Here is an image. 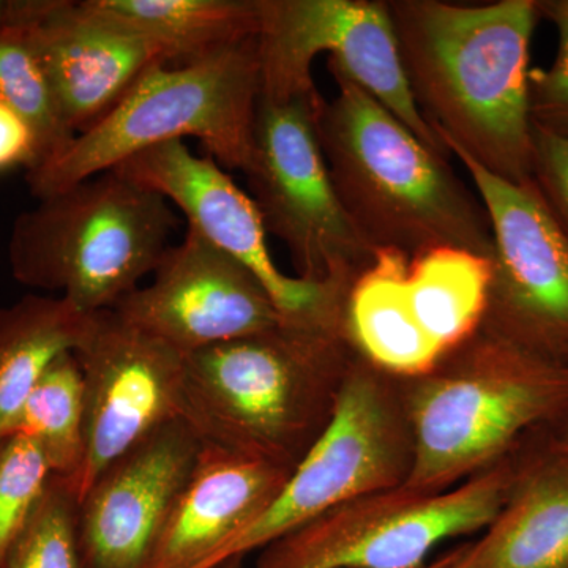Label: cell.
<instances>
[{
    "instance_id": "cell-1",
    "label": "cell",
    "mask_w": 568,
    "mask_h": 568,
    "mask_svg": "<svg viewBox=\"0 0 568 568\" xmlns=\"http://www.w3.org/2000/svg\"><path fill=\"white\" fill-rule=\"evenodd\" d=\"M387 7L414 102L448 152L469 156L504 181H530L536 0H392Z\"/></svg>"
},
{
    "instance_id": "cell-2",
    "label": "cell",
    "mask_w": 568,
    "mask_h": 568,
    "mask_svg": "<svg viewBox=\"0 0 568 568\" xmlns=\"http://www.w3.org/2000/svg\"><path fill=\"white\" fill-rule=\"evenodd\" d=\"M327 67L338 92L321 103L317 140L339 203L366 244L410 261L437 248L491 260V223L476 190L336 63Z\"/></svg>"
},
{
    "instance_id": "cell-3",
    "label": "cell",
    "mask_w": 568,
    "mask_h": 568,
    "mask_svg": "<svg viewBox=\"0 0 568 568\" xmlns=\"http://www.w3.org/2000/svg\"><path fill=\"white\" fill-rule=\"evenodd\" d=\"M358 351L346 325L283 321L185 357L181 417L207 446L295 469L331 424Z\"/></svg>"
},
{
    "instance_id": "cell-4",
    "label": "cell",
    "mask_w": 568,
    "mask_h": 568,
    "mask_svg": "<svg viewBox=\"0 0 568 568\" xmlns=\"http://www.w3.org/2000/svg\"><path fill=\"white\" fill-rule=\"evenodd\" d=\"M402 386L414 446L403 487L422 495L457 487L568 414V365L481 328Z\"/></svg>"
},
{
    "instance_id": "cell-5",
    "label": "cell",
    "mask_w": 568,
    "mask_h": 568,
    "mask_svg": "<svg viewBox=\"0 0 568 568\" xmlns=\"http://www.w3.org/2000/svg\"><path fill=\"white\" fill-rule=\"evenodd\" d=\"M261 102L257 36L197 61L160 62L88 132L59 155L26 171L37 201L166 142L196 138L224 170L245 173Z\"/></svg>"
},
{
    "instance_id": "cell-6",
    "label": "cell",
    "mask_w": 568,
    "mask_h": 568,
    "mask_svg": "<svg viewBox=\"0 0 568 568\" xmlns=\"http://www.w3.org/2000/svg\"><path fill=\"white\" fill-rule=\"evenodd\" d=\"M179 226L162 194L108 170L40 200L14 220L11 275L85 313L112 310L153 274Z\"/></svg>"
},
{
    "instance_id": "cell-7",
    "label": "cell",
    "mask_w": 568,
    "mask_h": 568,
    "mask_svg": "<svg viewBox=\"0 0 568 568\" xmlns=\"http://www.w3.org/2000/svg\"><path fill=\"white\" fill-rule=\"evenodd\" d=\"M414 446L402 377L361 353L347 369L334 416L267 510L224 545L205 568L246 558L346 500L402 487Z\"/></svg>"
},
{
    "instance_id": "cell-8",
    "label": "cell",
    "mask_w": 568,
    "mask_h": 568,
    "mask_svg": "<svg viewBox=\"0 0 568 568\" xmlns=\"http://www.w3.org/2000/svg\"><path fill=\"white\" fill-rule=\"evenodd\" d=\"M515 450L443 493L402 485L346 500L261 549L256 568L425 567L437 545L495 519L514 481Z\"/></svg>"
},
{
    "instance_id": "cell-9",
    "label": "cell",
    "mask_w": 568,
    "mask_h": 568,
    "mask_svg": "<svg viewBox=\"0 0 568 568\" xmlns=\"http://www.w3.org/2000/svg\"><path fill=\"white\" fill-rule=\"evenodd\" d=\"M320 91L294 99L261 97L252 160V200L267 234L286 245L298 278L351 291L375 261L346 215L316 133Z\"/></svg>"
},
{
    "instance_id": "cell-10",
    "label": "cell",
    "mask_w": 568,
    "mask_h": 568,
    "mask_svg": "<svg viewBox=\"0 0 568 568\" xmlns=\"http://www.w3.org/2000/svg\"><path fill=\"white\" fill-rule=\"evenodd\" d=\"M261 97L294 99L317 92L312 65L328 52L347 77L386 106L432 151L450 159L414 102L383 0H260Z\"/></svg>"
},
{
    "instance_id": "cell-11",
    "label": "cell",
    "mask_w": 568,
    "mask_h": 568,
    "mask_svg": "<svg viewBox=\"0 0 568 568\" xmlns=\"http://www.w3.org/2000/svg\"><path fill=\"white\" fill-rule=\"evenodd\" d=\"M491 223V280L481 331L568 365V237L536 182L514 183L452 153Z\"/></svg>"
},
{
    "instance_id": "cell-12",
    "label": "cell",
    "mask_w": 568,
    "mask_h": 568,
    "mask_svg": "<svg viewBox=\"0 0 568 568\" xmlns=\"http://www.w3.org/2000/svg\"><path fill=\"white\" fill-rule=\"evenodd\" d=\"M114 170L162 194L185 215L189 226L248 268L284 320L346 324L349 291L283 274L268 252V234L252 196L212 156L194 155L185 141H173L136 153Z\"/></svg>"
},
{
    "instance_id": "cell-13",
    "label": "cell",
    "mask_w": 568,
    "mask_h": 568,
    "mask_svg": "<svg viewBox=\"0 0 568 568\" xmlns=\"http://www.w3.org/2000/svg\"><path fill=\"white\" fill-rule=\"evenodd\" d=\"M84 381L85 457L78 496L159 426L181 417L185 357L114 310L74 351Z\"/></svg>"
},
{
    "instance_id": "cell-14",
    "label": "cell",
    "mask_w": 568,
    "mask_h": 568,
    "mask_svg": "<svg viewBox=\"0 0 568 568\" xmlns=\"http://www.w3.org/2000/svg\"><path fill=\"white\" fill-rule=\"evenodd\" d=\"M152 275L112 310L183 355L287 321L248 268L192 226Z\"/></svg>"
},
{
    "instance_id": "cell-15",
    "label": "cell",
    "mask_w": 568,
    "mask_h": 568,
    "mask_svg": "<svg viewBox=\"0 0 568 568\" xmlns=\"http://www.w3.org/2000/svg\"><path fill=\"white\" fill-rule=\"evenodd\" d=\"M203 440L173 418L103 470L80 499L84 568H148Z\"/></svg>"
},
{
    "instance_id": "cell-16",
    "label": "cell",
    "mask_w": 568,
    "mask_h": 568,
    "mask_svg": "<svg viewBox=\"0 0 568 568\" xmlns=\"http://www.w3.org/2000/svg\"><path fill=\"white\" fill-rule=\"evenodd\" d=\"M22 32L74 136L102 121L145 71L166 62L151 41L99 20L81 2L47 0Z\"/></svg>"
},
{
    "instance_id": "cell-17",
    "label": "cell",
    "mask_w": 568,
    "mask_h": 568,
    "mask_svg": "<svg viewBox=\"0 0 568 568\" xmlns=\"http://www.w3.org/2000/svg\"><path fill=\"white\" fill-rule=\"evenodd\" d=\"M481 532L447 568H568V444L556 428L519 444L506 503Z\"/></svg>"
},
{
    "instance_id": "cell-18",
    "label": "cell",
    "mask_w": 568,
    "mask_h": 568,
    "mask_svg": "<svg viewBox=\"0 0 568 568\" xmlns=\"http://www.w3.org/2000/svg\"><path fill=\"white\" fill-rule=\"evenodd\" d=\"M293 469L203 444L148 568H205L271 507Z\"/></svg>"
},
{
    "instance_id": "cell-19",
    "label": "cell",
    "mask_w": 568,
    "mask_h": 568,
    "mask_svg": "<svg viewBox=\"0 0 568 568\" xmlns=\"http://www.w3.org/2000/svg\"><path fill=\"white\" fill-rule=\"evenodd\" d=\"M409 264V257L395 250L376 252L351 287L345 312L347 335L358 353L402 379L425 375L444 355L414 313L407 291Z\"/></svg>"
},
{
    "instance_id": "cell-20",
    "label": "cell",
    "mask_w": 568,
    "mask_h": 568,
    "mask_svg": "<svg viewBox=\"0 0 568 568\" xmlns=\"http://www.w3.org/2000/svg\"><path fill=\"white\" fill-rule=\"evenodd\" d=\"M81 6L99 20L151 41L174 65L260 32V0H82Z\"/></svg>"
},
{
    "instance_id": "cell-21",
    "label": "cell",
    "mask_w": 568,
    "mask_h": 568,
    "mask_svg": "<svg viewBox=\"0 0 568 568\" xmlns=\"http://www.w3.org/2000/svg\"><path fill=\"white\" fill-rule=\"evenodd\" d=\"M95 316L61 295H26L0 308V440L52 362L84 345Z\"/></svg>"
},
{
    "instance_id": "cell-22",
    "label": "cell",
    "mask_w": 568,
    "mask_h": 568,
    "mask_svg": "<svg viewBox=\"0 0 568 568\" xmlns=\"http://www.w3.org/2000/svg\"><path fill=\"white\" fill-rule=\"evenodd\" d=\"M491 264L459 248H437L410 261L407 291L418 324L446 355L480 331Z\"/></svg>"
},
{
    "instance_id": "cell-23",
    "label": "cell",
    "mask_w": 568,
    "mask_h": 568,
    "mask_svg": "<svg viewBox=\"0 0 568 568\" xmlns=\"http://www.w3.org/2000/svg\"><path fill=\"white\" fill-rule=\"evenodd\" d=\"M13 433L39 444L52 476L69 478L78 489L85 457L84 381L74 353L62 354L33 387Z\"/></svg>"
},
{
    "instance_id": "cell-24",
    "label": "cell",
    "mask_w": 568,
    "mask_h": 568,
    "mask_svg": "<svg viewBox=\"0 0 568 568\" xmlns=\"http://www.w3.org/2000/svg\"><path fill=\"white\" fill-rule=\"evenodd\" d=\"M0 102L17 111L36 133V166L59 155L74 138L62 121L50 82L22 28L0 33Z\"/></svg>"
},
{
    "instance_id": "cell-25",
    "label": "cell",
    "mask_w": 568,
    "mask_h": 568,
    "mask_svg": "<svg viewBox=\"0 0 568 568\" xmlns=\"http://www.w3.org/2000/svg\"><path fill=\"white\" fill-rule=\"evenodd\" d=\"M78 517L77 485L69 478L52 476L39 506L0 568H84Z\"/></svg>"
},
{
    "instance_id": "cell-26",
    "label": "cell",
    "mask_w": 568,
    "mask_h": 568,
    "mask_svg": "<svg viewBox=\"0 0 568 568\" xmlns=\"http://www.w3.org/2000/svg\"><path fill=\"white\" fill-rule=\"evenodd\" d=\"M52 477L39 444L13 433L0 440V567Z\"/></svg>"
},
{
    "instance_id": "cell-27",
    "label": "cell",
    "mask_w": 568,
    "mask_h": 568,
    "mask_svg": "<svg viewBox=\"0 0 568 568\" xmlns=\"http://www.w3.org/2000/svg\"><path fill=\"white\" fill-rule=\"evenodd\" d=\"M538 17L558 31V54L545 70H530L529 112L537 129L568 138V0H536Z\"/></svg>"
},
{
    "instance_id": "cell-28",
    "label": "cell",
    "mask_w": 568,
    "mask_h": 568,
    "mask_svg": "<svg viewBox=\"0 0 568 568\" xmlns=\"http://www.w3.org/2000/svg\"><path fill=\"white\" fill-rule=\"evenodd\" d=\"M532 181L568 237V138L532 125Z\"/></svg>"
},
{
    "instance_id": "cell-29",
    "label": "cell",
    "mask_w": 568,
    "mask_h": 568,
    "mask_svg": "<svg viewBox=\"0 0 568 568\" xmlns=\"http://www.w3.org/2000/svg\"><path fill=\"white\" fill-rule=\"evenodd\" d=\"M39 163V142L28 122L0 102V174Z\"/></svg>"
},
{
    "instance_id": "cell-30",
    "label": "cell",
    "mask_w": 568,
    "mask_h": 568,
    "mask_svg": "<svg viewBox=\"0 0 568 568\" xmlns=\"http://www.w3.org/2000/svg\"><path fill=\"white\" fill-rule=\"evenodd\" d=\"M44 6L47 0H0V33L32 24Z\"/></svg>"
},
{
    "instance_id": "cell-31",
    "label": "cell",
    "mask_w": 568,
    "mask_h": 568,
    "mask_svg": "<svg viewBox=\"0 0 568 568\" xmlns=\"http://www.w3.org/2000/svg\"><path fill=\"white\" fill-rule=\"evenodd\" d=\"M455 555H457V548L452 549V551L446 552V555L439 556V558L435 560H429V562L422 568H447L450 566L452 560H454Z\"/></svg>"
},
{
    "instance_id": "cell-32",
    "label": "cell",
    "mask_w": 568,
    "mask_h": 568,
    "mask_svg": "<svg viewBox=\"0 0 568 568\" xmlns=\"http://www.w3.org/2000/svg\"><path fill=\"white\" fill-rule=\"evenodd\" d=\"M245 558H230L213 568H244Z\"/></svg>"
},
{
    "instance_id": "cell-33",
    "label": "cell",
    "mask_w": 568,
    "mask_h": 568,
    "mask_svg": "<svg viewBox=\"0 0 568 568\" xmlns=\"http://www.w3.org/2000/svg\"><path fill=\"white\" fill-rule=\"evenodd\" d=\"M556 432H558V435L562 437V439L566 440V443L568 444V414L567 417L564 418L562 424H560L558 428H556Z\"/></svg>"
}]
</instances>
